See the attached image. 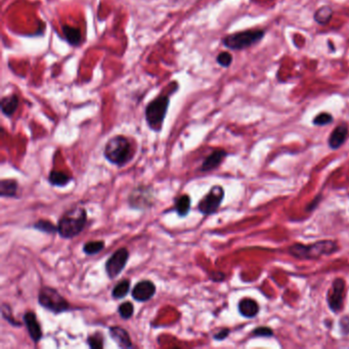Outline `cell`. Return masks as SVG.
<instances>
[{
	"label": "cell",
	"mask_w": 349,
	"mask_h": 349,
	"mask_svg": "<svg viewBox=\"0 0 349 349\" xmlns=\"http://www.w3.org/2000/svg\"><path fill=\"white\" fill-rule=\"evenodd\" d=\"M216 62H217V64H218L219 66L224 67V68H228V67H230V66L232 65V63H233V57H232V55H231L230 53H228V51H222V53H220V54L217 56Z\"/></svg>",
	"instance_id": "obj_30"
},
{
	"label": "cell",
	"mask_w": 349,
	"mask_h": 349,
	"mask_svg": "<svg viewBox=\"0 0 349 349\" xmlns=\"http://www.w3.org/2000/svg\"><path fill=\"white\" fill-rule=\"evenodd\" d=\"M174 210L180 217H185L190 210V198L187 195L178 196L174 201Z\"/></svg>",
	"instance_id": "obj_20"
},
{
	"label": "cell",
	"mask_w": 349,
	"mask_h": 349,
	"mask_svg": "<svg viewBox=\"0 0 349 349\" xmlns=\"http://www.w3.org/2000/svg\"><path fill=\"white\" fill-rule=\"evenodd\" d=\"M118 313L123 320H129L134 313V307L131 302H123L118 307Z\"/></svg>",
	"instance_id": "obj_26"
},
{
	"label": "cell",
	"mask_w": 349,
	"mask_h": 349,
	"mask_svg": "<svg viewBox=\"0 0 349 349\" xmlns=\"http://www.w3.org/2000/svg\"><path fill=\"white\" fill-rule=\"evenodd\" d=\"M228 156V153L224 150H215L210 154L203 162L201 166V171H211L216 169Z\"/></svg>",
	"instance_id": "obj_15"
},
{
	"label": "cell",
	"mask_w": 349,
	"mask_h": 349,
	"mask_svg": "<svg viewBox=\"0 0 349 349\" xmlns=\"http://www.w3.org/2000/svg\"><path fill=\"white\" fill-rule=\"evenodd\" d=\"M332 15H333V9L328 5H324L316 10L313 18L318 24L326 25L327 23L330 22V20L332 19Z\"/></svg>",
	"instance_id": "obj_22"
},
{
	"label": "cell",
	"mask_w": 349,
	"mask_h": 349,
	"mask_svg": "<svg viewBox=\"0 0 349 349\" xmlns=\"http://www.w3.org/2000/svg\"><path fill=\"white\" fill-rule=\"evenodd\" d=\"M347 135H348V128L345 124L337 126L330 134V137L328 141L329 147L333 150L339 149L345 143Z\"/></svg>",
	"instance_id": "obj_14"
},
{
	"label": "cell",
	"mask_w": 349,
	"mask_h": 349,
	"mask_svg": "<svg viewBox=\"0 0 349 349\" xmlns=\"http://www.w3.org/2000/svg\"><path fill=\"white\" fill-rule=\"evenodd\" d=\"M33 228L39 232H42L47 235H53L58 233V226H56L51 221L40 219L36 223L33 224Z\"/></svg>",
	"instance_id": "obj_24"
},
{
	"label": "cell",
	"mask_w": 349,
	"mask_h": 349,
	"mask_svg": "<svg viewBox=\"0 0 349 349\" xmlns=\"http://www.w3.org/2000/svg\"><path fill=\"white\" fill-rule=\"evenodd\" d=\"M132 297L138 302H147L156 294V286L150 280L138 282L132 289Z\"/></svg>",
	"instance_id": "obj_11"
},
{
	"label": "cell",
	"mask_w": 349,
	"mask_h": 349,
	"mask_svg": "<svg viewBox=\"0 0 349 349\" xmlns=\"http://www.w3.org/2000/svg\"><path fill=\"white\" fill-rule=\"evenodd\" d=\"M334 120L333 116L329 113H321L319 114L312 121V123L317 126H325V125H328L330 123H332Z\"/></svg>",
	"instance_id": "obj_28"
},
{
	"label": "cell",
	"mask_w": 349,
	"mask_h": 349,
	"mask_svg": "<svg viewBox=\"0 0 349 349\" xmlns=\"http://www.w3.org/2000/svg\"><path fill=\"white\" fill-rule=\"evenodd\" d=\"M239 312L247 319H252L259 312V306L257 302L251 298H244L239 302Z\"/></svg>",
	"instance_id": "obj_16"
},
{
	"label": "cell",
	"mask_w": 349,
	"mask_h": 349,
	"mask_svg": "<svg viewBox=\"0 0 349 349\" xmlns=\"http://www.w3.org/2000/svg\"><path fill=\"white\" fill-rule=\"evenodd\" d=\"M1 315H2V318L4 320H6L9 324H11L12 326H16V327H21V324L18 323L13 318H12V315H11V309L9 307V305L3 303L1 305Z\"/></svg>",
	"instance_id": "obj_29"
},
{
	"label": "cell",
	"mask_w": 349,
	"mask_h": 349,
	"mask_svg": "<svg viewBox=\"0 0 349 349\" xmlns=\"http://www.w3.org/2000/svg\"><path fill=\"white\" fill-rule=\"evenodd\" d=\"M103 155L111 164L123 167L133 159L134 150L131 142L126 136L116 135L107 142Z\"/></svg>",
	"instance_id": "obj_1"
},
{
	"label": "cell",
	"mask_w": 349,
	"mask_h": 349,
	"mask_svg": "<svg viewBox=\"0 0 349 349\" xmlns=\"http://www.w3.org/2000/svg\"><path fill=\"white\" fill-rule=\"evenodd\" d=\"M19 103L20 99L16 94H9L7 96H4L1 99V111L5 116L11 117L15 113Z\"/></svg>",
	"instance_id": "obj_17"
},
{
	"label": "cell",
	"mask_w": 349,
	"mask_h": 349,
	"mask_svg": "<svg viewBox=\"0 0 349 349\" xmlns=\"http://www.w3.org/2000/svg\"><path fill=\"white\" fill-rule=\"evenodd\" d=\"M265 35L263 29H251L230 34L222 38V44L232 50H244L258 42H260Z\"/></svg>",
	"instance_id": "obj_5"
},
{
	"label": "cell",
	"mask_w": 349,
	"mask_h": 349,
	"mask_svg": "<svg viewBox=\"0 0 349 349\" xmlns=\"http://www.w3.org/2000/svg\"><path fill=\"white\" fill-rule=\"evenodd\" d=\"M38 302L45 309L58 315L71 309L70 303L59 293V291L47 286H44L39 290Z\"/></svg>",
	"instance_id": "obj_6"
},
{
	"label": "cell",
	"mask_w": 349,
	"mask_h": 349,
	"mask_svg": "<svg viewBox=\"0 0 349 349\" xmlns=\"http://www.w3.org/2000/svg\"><path fill=\"white\" fill-rule=\"evenodd\" d=\"M109 333H110L111 338L118 344L119 347L131 348L133 346L130 336L125 329L118 327V326H114V327H110Z\"/></svg>",
	"instance_id": "obj_13"
},
{
	"label": "cell",
	"mask_w": 349,
	"mask_h": 349,
	"mask_svg": "<svg viewBox=\"0 0 349 349\" xmlns=\"http://www.w3.org/2000/svg\"><path fill=\"white\" fill-rule=\"evenodd\" d=\"M128 201L130 207L134 209L147 210L155 203L154 190L151 186L139 185L130 193Z\"/></svg>",
	"instance_id": "obj_8"
},
{
	"label": "cell",
	"mask_w": 349,
	"mask_h": 349,
	"mask_svg": "<svg viewBox=\"0 0 349 349\" xmlns=\"http://www.w3.org/2000/svg\"><path fill=\"white\" fill-rule=\"evenodd\" d=\"M130 290V281L129 280H122L117 283V285L113 288L112 297L114 299H122L126 297Z\"/></svg>",
	"instance_id": "obj_23"
},
{
	"label": "cell",
	"mask_w": 349,
	"mask_h": 349,
	"mask_svg": "<svg viewBox=\"0 0 349 349\" xmlns=\"http://www.w3.org/2000/svg\"><path fill=\"white\" fill-rule=\"evenodd\" d=\"M71 176L58 170H53L48 175V181L55 186H65L71 181Z\"/></svg>",
	"instance_id": "obj_21"
},
{
	"label": "cell",
	"mask_w": 349,
	"mask_h": 349,
	"mask_svg": "<svg viewBox=\"0 0 349 349\" xmlns=\"http://www.w3.org/2000/svg\"><path fill=\"white\" fill-rule=\"evenodd\" d=\"M252 335L253 336H259V337H271L273 335V332L268 327H259V328H256L252 332Z\"/></svg>",
	"instance_id": "obj_31"
},
{
	"label": "cell",
	"mask_w": 349,
	"mask_h": 349,
	"mask_svg": "<svg viewBox=\"0 0 349 349\" xmlns=\"http://www.w3.org/2000/svg\"><path fill=\"white\" fill-rule=\"evenodd\" d=\"M18 182L13 179H2L0 181V196L3 198L16 197Z\"/></svg>",
	"instance_id": "obj_19"
},
{
	"label": "cell",
	"mask_w": 349,
	"mask_h": 349,
	"mask_svg": "<svg viewBox=\"0 0 349 349\" xmlns=\"http://www.w3.org/2000/svg\"><path fill=\"white\" fill-rule=\"evenodd\" d=\"M223 198H224L223 187L220 185H214L210 188L207 195L200 200L198 210L204 215H211L218 210Z\"/></svg>",
	"instance_id": "obj_7"
},
{
	"label": "cell",
	"mask_w": 349,
	"mask_h": 349,
	"mask_svg": "<svg viewBox=\"0 0 349 349\" xmlns=\"http://www.w3.org/2000/svg\"><path fill=\"white\" fill-rule=\"evenodd\" d=\"M341 328L344 334H349V318L348 317H344L341 320Z\"/></svg>",
	"instance_id": "obj_33"
},
{
	"label": "cell",
	"mask_w": 349,
	"mask_h": 349,
	"mask_svg": "<svg viewBox=\"0 0 349 349\" xmlns=\"http://www.w3.org/2000/svg\"><path fill=\"white\" fill-rule=\"evenodd\" d=\"M339 246L334 241L324 240L311 245L294 244L289 248V253L298 259H318L322 256L331 255L337 252Z\"/></svg>",
	"instance_id": "obj_3"
},
{
	"label": "cell",
	"mask_w": 349,
	"mask_h": 349,
	"mask_svg": "<svg viewBox=\"0 0 349 349\" xmlns=\"http://www.w3.org/2000/svg\"><path fill=\"white\" fill-rule=\"evenodd\" d=\"M23 320H24L25 326L28 330V333H29L31 339L35 343H38L40 341V339L42 338V330H41L39 322L36 318V315L32 311H28L24 315Z\"/></svg>",
	"instance_id": "obj_12"
},
{
	"label": "cell",
	"mask_w": 349,
	"mask_h": 349,
	"mask_svg": "<svg viewBox=\"0 0 349 349\" xmlns=\"http://www.w3.org/2000/svg\"><path fill=\"white\" fill-rule=\"evenodd\" d=\"M344 296H345V281L341 277L336 278L331 288L329 289L327 295V301L329 307L334 312H339L343 308L344 304Z\"/></svg>",
	"instance_id": "obj_10"
},
{
	"label": "cell",
	"mask_w": 349,
	"mask_h": 349,
	"mask_svg": "<svg viewBox=\"0 0 349 349\" xmlns=\"http://www.w3.org/2000/svg\"><path fill=\"white\" fill-rule=\"evenodd\" d=\"M88 344L90 348H102L103 347V338L99 332H96L93 335L88 337Z\"/></svg>",
	"instance_id": "obj_27"
},
{
	"label": "cell",
	"mask_w": 349,
	"mask_h": 349,
	"mask_svg": "<svg viewBox=\"0 0 349 349\" xmlns=\"http://www.w3.org/2000/svg\"><path fill=\"white\" fill-rule=\"evenodd\" d=\"M129 258V252L126 248H120L106 262V272L109 278H116L125 268Z\"/></svg>",
	"instance_id": "obj_9"
},
{
	"label": "cell",
	"mask_w": 349,
	"mask_h": 349,
	"mask_svg": "<svg viewBox=\"0 0 349 349\" xmlns=\"http://www.w3.org/2000/svg\"><path fill=\"white\" fill-rule=\"evenodd\" d=\"M171 93V92H170ZM169 93V94H170ZM169 94H160L156 98H154L152 101H150L146 108L145 115H146V120L149 125V127L156 131L159 132L162 129L170 99H169Z\"/></svg>",
	"instance_id": "obj_4"
},
{
	"label": "cell",
	"mask_w": 349,
	"mask_h": 349,
	"mask_svg": "<svg viewBox=\"0 0 349 349\" xmlns=\"http://www.w3.org/2000/svg\"><path fill=\"white\" fill-rule=\"evenodd\" d=\"M62 30H63L64 37L69 44L74 45V46H77V45L80 44L82 36H81V32L78 28L71 27V26H68V25H64L62 27Z\"/></svg>",
	"instance_id": "obj_18"
},
{
	"label": "cell",
	"mask_w": 349,
	"mask_h": 349,
	"mask_svg": "<svg viewBox=\"0 0 349 349\" xmlns=\"http://www.w3.org/2000/svg\"><path fill=\"white\" fill-rule=\"evenodd\" d=\"M104 248L103 241H90L84 244L83 252L86 255H95L98 254Z\"/></svg>",
	"instance_id": "obj_25"
},
{
	"label": "cell",
	"mask_w": 349,
	"mask_h": 349,
	"mask_svg": "<svg viewBox=\"0 0 349 349\" xmlns=\"http://www.w3.org/2000/svg\"><path fill=\"white\" fill-rule=\"evenodd\" d=\"M224 273L222 272H213L212 275H211V278L214 281V282H220L224 278Z\"/></svg>",
	"instance_id": "obj_34"
},
{
	"label": "cell",
	"mask_w": 349,
	"mask_h": 349,
	"mask_svg": "<svg viewBox=\"0 0 349 349\" xmlns=\"http://www.w3.org/2000/svg\"><path fill=\"white\" fill-rule=\"evenodd\" d=\"M88 223V213L83 208L67 211L58 222V233L63 239L77 237Z\"/></svg>",
	"instance_id": "obj_2"
},
{
	"label": "cell",
	"mask_w": 349,
	"mask_h": 349,
	"mask_svg": "<svg viewBox=\"0 0 349 349\" xmlns=\"http://www.w3.org/2000/svg\"><path fill=\"white\" fill-rule=\"evenodd\" d=\"M229 334H230V330H229V329H222V330H220L218 333H216V334L213 336V338H214L215 340L221 341V340H224V339L229 336Z\"/></svg>",
	"instance_id": "obj_32"
}]
</instances>
